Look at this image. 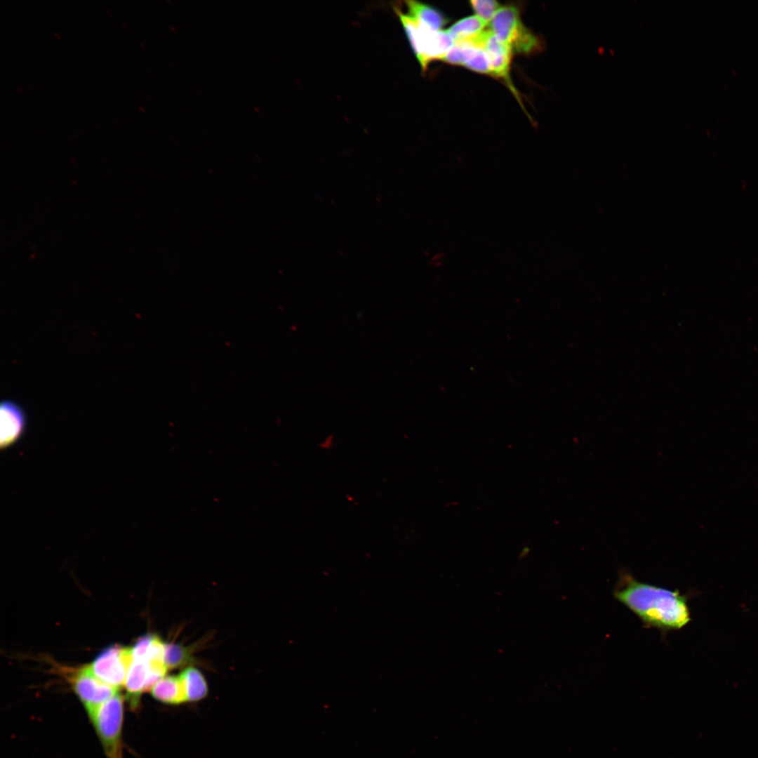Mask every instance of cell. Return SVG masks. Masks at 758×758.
<instances>
[{"label":"cell","mask_w":758,"mask_h":758,"mask_svg":"<svg viewBox=\"0 0 758 758\" xmlns=\"http://www.w3.org/2000/svg\"><path fill=\"white\" fill-rule=\"evenodd\" d=\"M464 67L477 73L493 76L489 57L482 48H478Z\"/></svg>","instance_id":"ac0fdd59"},{"label":"cell","mask_w":758,"mask_h":758,"mask_svg":"<svg viewBox=\"0 0 758 758\" xmlns=\"http://www.w3.org/2000/svg\"><path fill=\"white\" fill-rule=\"evenodd\" d=\"M107 758H124V698L117 693L88 713Z\"/></svg>","instance_id":"3957f363"},{"label":"cell","mask_w":758,"mask_h":758,"mask_svg":"<svg viewBox=\"0 0 758 758\" xmlns=\"http://www.w3.org/2000/svg\"><path fill=\"white\" fill-rule=\"evenodd\" d=\"M470 6L475 15L489 24L492 18L500 8L499 3L493 0H472Z\"/></svg>","instance_id":"e0dca14e"},{"label":"cell","mask_w":758,"mask_h":758,"mask_svg":"<svg viewBox=\"0 0 758 758\" xmlns=\"http://www.w3.org/2000/svg\"><path fill=\"white\" fill-rule=\"evenodd\" d=\"M478 48L470 39L457 41L441 60L464 67Z\"/></svg>","instance_id":"9a60e30c"},{"label":"cell","mask_w":758,"mask_h":758,"mask_svg":"<svg viewBox=\"0 0 758 758\" xmlns=\"http://www.w3.org/2000/svg\"><path fill=\"white\" fill-rule=\"evenodd\" d=\"M186 702H197L206 697L208 688L202 672L197 667L189 666L180 674Z\"/></svg>","instance_id":"7c38bea8"},{"label":"cell","mask_w":758,"mask_h":758,"mask_svg":"<svg viewBox=\"0 0 758 758\" xmlns=\"http://www.w3.org/2000/svg\"><path fill=\"white\" fill-rule=\"evenodd\" d=\"M473 39L477 46L484 49L488 54L493 76L503 79L512 93L519 99L517 90L510 76L512 49L498 40L490 29L484 30ZM519 102H520L519 99Z\"/></svg>","instance_id":"ba28073f"},{"label":"cell","mask_w":758,"mask_h":758,"mask_svg":"<svg viewBox=\"0 0 758 758\" xmlns=\"http://www.w3.org/2000/svg\"><path fill=\"white\" fill-rule=\"evenodd\" d=\"M192 660L189 648L177 644H165L164 662L168 670L184 666Z\"/></svg>","instance_id":"2e32d148"},{"label":"cell","mask_w":758,"mask_h":758,"mask_svg":"<svg viewBox=\"0 0 758 758\" xmlns=\"http://www.w3.org/2000/svg\"><path fill=\"white\" fill-rule=\"evenodd\" d=\"M618 572L613 597L639 618L643 627L658 630L665 639L691 620L688 601L693 594L639 581L625 568Z\"/></svg>","instance_id":"6da1fadb"},{"label":"cell","mask_w":758,"mask_h":758,"mask_svg":"<svg viewBox=\"0 0 758 758\" xmlns=\"http://www.w3.org/2000/svg\"><path fill=\"white\" fill-rule=\"evenodd\" d=\"M407 15L434 31L441 30L447 23L446 16L432 6L416 1H406Z\"/></svg>","instance_id":"8fae6325"},{"label":"cell","mask_w":758,"mask_h":758,"mask_svg":"<svg viewBox=\"0 0 758 758\" xmlns=\"http://www.w3.org/2000/svg\"><path fill=\"white\" fill-rule=\"evenodd\" d=\"M488 24L477 15L463 18L453 24L448 29L454 41L473 37L484 30Z\"/></svg>","instance_id":"5bb4252c"},{"label":"cell","mask_w":758,"mask_h":758,"mask_svg":"<svg viewBox=\"0 0 758 758\" xmlns=\"http://www.w3.org/2000/svg\"><path fill=\"white\" fill-rule=\"evenodd\" d=\"M69 681L87 714L119 693V690L98 679L88 665L72 673Z\"/></svg>","instance_id":"52a82bcc"},{"label":"cell","mask_w":758,"mask_h":758,"mask_svg":"<svg viewBox=\"0 0 758 758\" xmlns=\"http://www.w3.org/2000/svg\"><path fill=\"white\" fill-rule=\"evenodd\" d=\"M132 660L131 647L112 645L102 650L88 666L98 679L119 690L124 686Z\"/></svg>","instance_id":"5b68a950"},{"label":"cell","mask_w":758,"mask_h":758,"mask_svg":"<svg viewBox=\"0 0 758 758\" xmlns=\"http://www.w3.org/2000/svg\"><path fill=\"white\" fill-rule=\"evenodd\" d=\"M168 670L162 662L133 658L124 686L125 698L132 710L135 711L140 707L142 694L150 691L166 674Z\"/></svg>","instance_id":"8992f818"},{"label":"cell","mask_w":758,"mask_h":758,"mask_svg":"<svg viewBox=\"0 0 758 758\" xmlns=\"http://www.w3.org/2000/svg\"><path fill=\"white\" fill-rule=\"evenodd\" d=\"M406 36L421 69L425 72L430 62L441 60L454 44L446 30L434 31L406 13L394 8Z\"/></svg>","instance_id":"7a4b0ae2"},{"label":"cell","mask_w":758,"mask_h":758,"mask_svg":"<svg viewBox=\"0 0 758 758\" xmlns=\"http://www.w3.org/2000/svg\"><path fill=\"white\" fill-rule=\"evenodd\" d=\"M150 692L155 700L164 704L178 705L186 702L180 674L165 675L152 686Z\"/></svg>","instance_id":"30bf717a"},{"label":"cell","mask_w":758,"mask_h":758,"mask_svg":"<svg viewBox=\"0 0 758 758\" xmlns=\"http://www.w3.org/2000/svg\"><path fill=\"white\" fill-rule=\"evenodd\" d=\"M1 447H8L14 444L24 432L26 425L25 414L15 402L4 400L1 404Z\"/></svg>","instance_id":"9c48e42d"},{"label":"cell","mask_w":758,"mask_h":758,"mask_svg":"<svg viewBox=\"0 0 758 758\" xmlns=\"http://www.w3.org/2000/svg\"><path fill=\"white\" fill-rule=\"evenodd\" d=\"M165 644L157 634H145L137 639L131 647L133 658L164 662Z\"/></svg>","instance_id":"4fadbf2b"},{"label":"cell","mask_w":758,"mask_h":758,"mask_svg":"<svg viewBox=\"0 0 758 758\" xmlns=\"http://www.w3.org/2000/svg\"><path fill=\"white\" fill-rule=\"evenodd\" d=\"M488 25L496 37L512 52L528 54L542 50L540 40L524 25L518 9L513 6L500 7Z\"/></svg>","instance_id":"277c9868"}]
</instances>
